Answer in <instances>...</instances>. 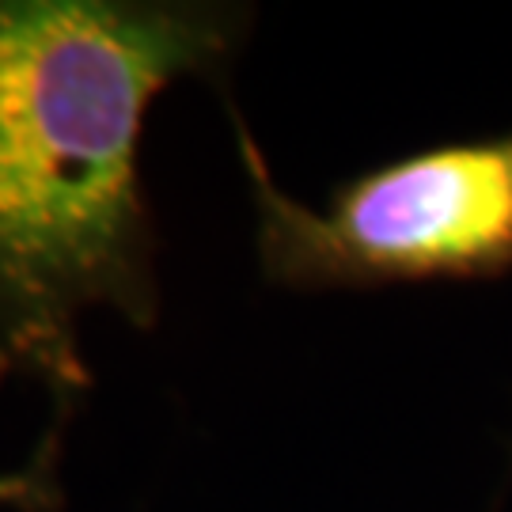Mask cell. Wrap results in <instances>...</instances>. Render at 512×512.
I'll return each mask as SVG.
<instances>
[{
    "instance_id": "3957f363",
    "label": "cell",
    "mask_w": 512,
    "mask_h": 512,
    "mask_svg": "<svg viewBox=\"0 0 512 512\" xmlns=\"http://www.w3.org/2000/svg\"><path fill=\"white\" fill-rule=\"evenodd\" d=\"M57 486L50 467H27V471H4L0 475V509L16 512H50L57 505Z\"/></svg>"
},
{
    "instance_id": "7a4b0ae2",
    "label": "cell",
    "mask_w": 512,
    "mask_h": 512,
    "mask_svg": "<svg viewBox=\"0 0 512 512\" xmlns=\"http://www.w3.org/2000/svg\"><path fill=\"white\" fill-rule=\"evenodd\" d=\"M255 186L266 270L296 285L486 274L512 262V133L444 145L346 186L327 209L293 202L236 126Z\"/></svg>"
},
{
    "instance_id": "6da1fadb",
    "label": "cell",
    "mask_w": 512,
    "mask_h": 512,
    "mask_svg": "<svg viewBox=\"0 0 512 512\" xmlns=\"http://www.w3.org/2000/svg\"><path fill=\"white\" fill-rule=\"evenodd\" d=\"M224 46L209 8L0 0V376L84 387V311L152 323L148 110Z\"/></svg>"
}]
</instances>
